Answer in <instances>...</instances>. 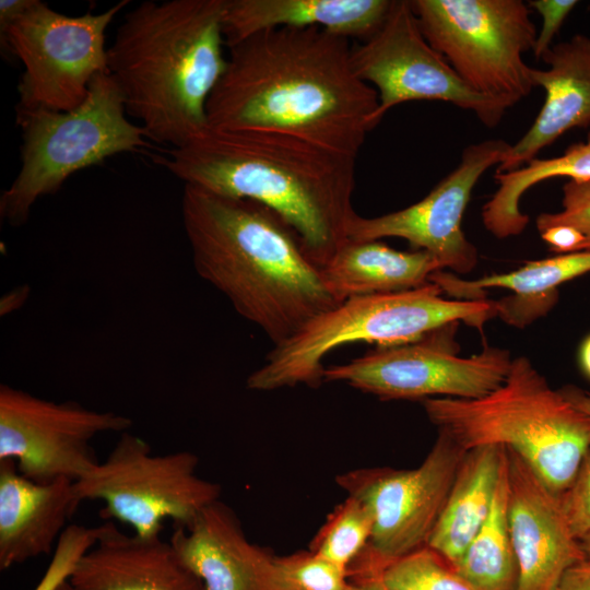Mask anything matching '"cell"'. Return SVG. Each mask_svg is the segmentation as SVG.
Returning <instances> with one entry per match:
<instances>
[{"label": "cell", "mask_w": 590, "mask_h": 590, "mask_svg": "<svg viewBox=\"0 0 590 590\" xmlns=\"http://www.w3.org/2000/svg\"><path fill=\"white\" fill-rule=\"evenodd\" d=\"M579 361L583 373L590 378V335L581 344Z\"/></svg>", "instance_id": "39"}, {"label": "cell", "mask_w": 590, "mask_h": 590, "mask_svg": "<svg viewBox=\"0 0 590 590\" xmlns=\"http://www.w3.org/2000/svg\"><path fill=\"white\" fill-rule=\"evenodd\" d=\"M452 566L479 590H517L519 569L508 524L507 457L492 510Z\"/></svg>", "instance_id": "26"}, {"label": "cell", "mask_w": 590, "mask_h": 590, "mask_svg": "<svg viewBox=\"0 0 590 590\" xmlns=\"http://www.w3.org/2000/svg\"><path fill=\"white\" fill-rule=\"evenodd\" d=\"M122 95L109 72L97 74L85 101L70 111L16 108L21 167L0 196V216L23 225L44 196L74 173L125 152L148 146L140 125L127 118Z\"/></svg>", "instance_id": "7"}, {"label": "cell", "mask_w": 590, "mask_h": 590, "mask_svg": "<svg viewBox=\"0 0 590 590\" xmlns=\"http://www.w3.org/2000/svg\"><path fill=\"white\" fill-rule=\"evenodd\" d=\"M427 42L474 91L512 107L534 87L538 32L521 0H411Z\"/></svg>", "instance_id": "8"}, {"label": "cell", "mask_w": 590, "mask_h": 590, "mask_svg": "<svg viewBox=\"0 0 590 590\" xmlns=\"http://www.w3.org/2000/svg\"><path fill=\"white\" fill-rule=\"evenodd\" d=\"M75 481L40 483L0 461V569L52 553L81 504Z\"/></svg>", "instance_id": "18"}, {"label": "cell", "mask_w": 590, "mask_h": 590, "mask_svg": "<svg viewBox=\"0 0 590 590\" xmlns=\"http://www.w3.org/2000/svg\"><path fill=\"white\" fill-rule=\"evenodd\" d=\"M508 524L518 563L517 590H550L566 568L586 556L569 528L560 494L506 448Z\"/></svg>", "instance_id": "16"}, {"label": "cell", "mask_w": 590, "mask_h": 590, "mask_svg": "<svg viewBox=\"0 0 590 590\" xmlns=\"http://www.w3.org/2000/svg\"><path fill=\"white\" fill-rule=\"evenodd\" d=\"M129 0L102 13L70 16L34 0L0 36L4 57L24 66L17 85L20 109L70 111L87 97L93 79L108 72L105 34Z\"/></svg>", "instance_id": "10"}, {"label": "cell", "mask_w": 590, "mask_h": 590, "mask_svg": "<svg viewBox=\"0 0 590 590\" xmlns=\"http://www.w3.org/2000/svg\"><path fill=\"white\" fill-rule=\"evenodd\" d=\"M464 452L438 430L417 468H362L337 475L335 483L373 512L367 550L376 558L386 564L428 544Z\"/></svg>", "instance_id": "13"}, {"label": "cell", "mask_w": 590, "mask_h": 590, "mask_svg": "<svg viewBox=\"0 0 590 590\" xmlns=\"http://www.w3.org/2000/svg\"><path fill=\"white\" fill-rule=\"evenodd\" d=\"M351 62L357 78L377 91L378 122L399 104L439 101L472 111L486 128H495L510 108L457 74L425 38L409 0H392L380 28L352 46Z\"/></svg>", "instance_id": "12"}, {"label": "cell", "mask_w": 590, "mask_h": 590, "mask_svg": "<svg viewBox=\"0 0 590 590\" xmlns=\"http://www.w3.org/2000/svg\"><path fill=\"white\" fill-rule=\"evenodd\" d=\"M423 406L464 451L511 449L557 494L570 486L590 449V416L553 389L526 356L514 358L505 381L482 398H430Z\"/></svg>", "instance_id": "5"}, {"label": "cell", "mask_w": 590, "mask_h": 590, "mask_svg": "<svg viewBox=\"0 0 590 590\" xmlns=\"http://www.w3.org/2000/svg\"><path fill=\"white\" fill-rule=\"evenodd\" d=\"M282 590H346L349 570L306 550L274 558Z\"/></svg>", "instance_id": "29"}, {"label": "cell", "mask_w": 590, "mask_h": 590, "mask_svg": "<svg viewBox=\"0 0 590 590\" xmlns=\"http://www.w3.org/2000/svg\"><path fill=\"white\" fill-rule=\"evenodd\" d=\"M555 177L590 180V131L587 140L569 145L562 155L533 158L516 170L496 172V191L482 208L484 227L496 238L520 235L529 224L521 197L534 185Z\"/></svg>", "instance_id": "25"}, {"label": "cell", "mask_w": 590, "mask_h": 590, "mask_svg": "<svg viewBox=\"0 0 590 590\" xmlns=\"http://www.w3.org/2000/svg\"><path fill=\"white\" fill-rule=\"evenodd\" d=\"M573 535L580 540L590 532V449L583 457L570 486L560 494Z\"/></svg>", "instance_id": "32"}, {"label": "cell", "mask_w": 590, "mask_h": 590, "mask_svg": "<svg viewBox=\"0 0 590 590\" xmlns=\"http://www.w3.org/2000/svg\"><path fill=\"white\" fill-rule=\"evenodd\" d=\"M357 156L268 131L208 130L157 162L185 185L276 213L322 268L349 240Z\"/></svg>", "instance_id": "2"}, {"label": "cell", "mask_w": 590, "mask_h": 590, "mask_svg": "<svg viewBox=\"0 0 590 590\" xmlns=\"http://www.w3.org/2000/svg\"><path fill=\"white\" fill-rule=\"evenodd\" d=\"M58 590H82L78 588L76 586L72 585L71 581H66L61 585V587Z\"/></svg>", "instance_id": "41"}, {"label": "cell", "mask_w": 590, "mask_h": 590, "mask_svg": "<svg viewBox=\"0 0 590 590\" xmlns=\"http://www.w3.org/2000/svg\"><path fill=\"white\" fill-rule=\"evenodd\" d=\"M588 272L590 250L530 261L518 270L472 281L440 270L430 275L429 282L456 299H485V288H507L512 295L496 300L497 316L509 324L522 328L552 308L559 285Z\"/></svg>", "instance_id": "22"}, {"label": "cell", "mask_w": 590, "mask_h": 590, "mask_svg": "<svg viewBox=\"0 0 590 590\" xmlns=\"http://www.w3.org/2000/svg\"><path fill=\"white\" fill-rule=\"evenodd\" d=\"M131 424L114 412L0 386V461L13 460L21 474L36 482L78 481L98 462L92 440L127 432Z\"/></svg>", "instance_id": "14"}, {"label": "cell", "mask_w": 590, "mask_h": 590, "mask_svg": "<svg viewBox=\"0 0 590 590\" xmlns=\"http://www.w3.org/2000/svg\"><path fill=\"white\" fill-rule=\"evenodd\" d=\"M506 448L482 446L467 450L428 546L452 565L483 527L493 506L506 462Z\"/></svg>", "instance_id": "24"}, {"label": "cell", "mask_w": 590, "mask_h": 590, "mask_svg": "<svg viewBox=\"0 0 590 590\" xmlns=\"http://www.w3.org/2000/svg\"><path fill=\"white\" fill-rule=\"evenodd\" d=\"M373 529L370 508L359 498L347 495L327 516L308 550L347 569L368 545Z\"/></svg>", "instance_id": "27"}, {"label": "cell", "mask_w": 590, "mask_h": 590, "mask_svg": "<svg viewBox=\"0 0 590 590\" xmlns=\"http://www.w3.org/2000/svg\"><path fill=\"white\" fill-rule=\"evenodd\" d=\"M535 224L539 233L552 226H571L583 236L580 251L590 250V180L568 179L563 185L562 210L539 214Z\"/></svg>", "instance_id": "31"}, {"label": "cell", "mask_w": 590, "mask_h": 590, "mask_svg": "<svg viewBox=\"0 0 590 590\" xmlns=\"http://www.w3.org/2000/svg\"><path fill=\"white\" fill-rule=\"evenodd\" d=\"M392 0H224L223 35L228 47L276 27H320L361 42L385 22Z\"/></svg>", "instance_id": "21"}, {"label": "cell", "mask_w": 590, "mask_h": 590, "mask_svg": "<svg viewBox=\"0 0 590 590\" xmlns=\"http://www.w3.org/2000/svg\"><path fill=\"white\" fill-rule=\"evenodd\" d=\"M435 283L414 290L349 298L309 321L285 342L273 346L261 367L246 381L253 391L306 385L318 388L323 361L349 343L387 347L412 342L452 323L482 328L497 316L496 300L446 299Z\"/></svg>", "instance_id": "6"}, {"label": "cell", "mask_w": 590, "mask_h": 590, "mask_svg": "<svg viewBox=\"0 0 590 590\" xmlns=\"http://www.w3.org/2000/svg\"><path fill=\"white\" fill-rule=\"evenodd\" d=\"M578 3L576 0H532L528 2L529 8L534 9L542 17V27L533 48L535 59H541L543 54L552 47L553 38Z\"/></svg>", "instance_id": "33"}, {"label": "cell", "mask_w": 590, "mask_h": 590, "mask_svg": "<svg viewBox=\"0 0 590 590\" xmlns=\"http://www.w3.org/2000/svg\"><path fill=\"white\" fill-rule=\"evenodd\" d=\"M70 581L82 590H204L170 541L125 534L107 521Z\"/></svg>", "instance_id": "19"}, {"label": "cell", "mask_w": 590, "mask_h": 590, "mask_svg": "<svg viewBox=\"0 0 590 590\" xmlns=\"http://www.w3.org/2000/svg\"><path fill=\"white\" fill-rule=\"evenodd\" d=\"M457 327L452 323L418 340L377 347L326 367L323 380L344 382L385 401L482 398L505 381L512 358L507 350L489 345L475 355L459 356Z\"/></svg>", "instance_id": "11"}, {"label": "cell", "mask_w": 590, "mask_h": 590, "mask_svg": "<svg viewBox=\"0 0 590 590\" xmlns=\"http://www.w3.org/2000/svg\"><path fill=\"white\" fill-rule=\"evenodd\" d=\"M208 128L287 134L357 156L379 123L377 91L355 74L350 39L320 27H276L227 47Z\"/></svg>", "instance_id": "1"}, {"label": "cell", "mask_w": 590, "mask_h": 590, "mask_svg": "<svg viewBox=\"0 0 590 590\" xmlns=\"http://www.w3.org/2000/svg\"><path fill=\"white\" fill-rule=\"evenodd\" d=\"M380 577L388 590H479L428 545L386 563Z\"/></svg>", "instance_id": "28"}, {"label": "cell", "mask_w": 590, "mask_h": 590, "mask_svg": "<svg viewBox=\"0 0 590 590\" xmlns=\"http://www.w3.org/2000/svg\"><path fill=\"white\" fill-rule=\"evenodd\" d=\"M560 393L577 409L590 416V392L573 385L564 386Z\"/></svg>", "instance_id": "38"}, {"label": "cell", "mask_w": 590, "mask_h": 590, "mask_svg": "<svg viewBox=\"0 0 590 590\" xmlns=\"http://www.w3.org/2000/svg\"><path fill=\"white\" fill-rule=\"evenodd\" d=\"M204 590H282L275 555L251 543L235 511L221 499L204 508L169 539Z\"/></svg>", "instance_id": "17"}, {"label": "cell", "mask_w": 590, "mask_h": 590, "mask_svg": "<svg viewBox=\"0 0 590 590\" xmlns=\"http://www.w3.org/2000/svg\"><path fill=\"white\" fill-rule=\"evenodd\" d=\"M198 465L191 451L156 455L146 440L123 432L107 457L75 481V491L81 502H103V518L140 536L161 535L166 521L187 528L220 499L221 486L199 476Z\"/></svg>", "instance_id": "9"}, {"label": "cell", "mask_w": 590, "mask_h": 590, "mask_svg": "<svg viewBox=\"0 0 590 590\" xmlns=\"http://www.w3.org/2000/svg\"><path fill=\"white\" fill-rule=\"evenodd\" d=\"M548 69L531 68L534 87L545 101L529 130L509 150L496 172L520 168L565 132L590 126V37L577 34L541 57Z\"/></svg>", "instance_id": "20"}, {"label": "cell", "mask_w": 590, "mask_h": 590, "mask_svg": "<svg viewBox=\"0 0 590 590\" xmlns=\"http://www.w3.org/2000/svg\"><path fill=\"white\" fill-rule=\"evenodd\" d=\"M223 9L224 0H151L125 14L107 68L149 140L179 148L208 130L227 64Z\"/></svg>", "instance_id": "4"}, {"label": "cell", "mask_w": 590, "mask_h": 590, "mask_svg": "<svg viewBox=\"0 0 590 590\" xmlns=\"http://www.w3.org/2000/svg\"><path fill=\"white\" fill-rule=\"evenodd\" d=\"M98 527L71 523L59 539L42 578L33 590H58L69 581L82 556L96 543Z\"/></svg>", "instance_id": "30"}, {"label": "cell", "mask_w": 590, "mask_h": 590, "mask_svg": "<svg viewBox=\"0 0 590 590\" xmlns=\"http://www.w3.org/2000/svg\"><path fill=\"white\" fill-rule=\"evenodd\" d=\"M320 270L327 288L342 303L417 288L441 268L424 250L401 251L381 240L349 239Z\"/></svg>", "instance_id": "23"}, {"label": "cell", "mask_w": 590, "mask_h": 590, "mask_svg": "<svg viewBox=\"0 0 590 590\" xmlns=\"http://www.w3.org/2000/svg\"><path fill=\"white\" fill-rule=\"evenodd\" d=\"M381 570L368 564L351 565L346 590H388L381 581Z\"/></svg>", "instance_id": "35"}, {"label": "cell", "mask_w": 590, "mask_h": 590, "mask_svg": "<svg viewBox=\"0 0 590 590\" xmlns=\"http://www.w3.org/2000/svg\"><path fill=\"white\" fill-rule=\"evenodd\" d=\"M181 215L197 273L274 346L340 304L271 209L185 185Z\"/></svg>", "instance_id": "3"}, {"label": "cell", "mask_w": 590, "mask_h": 590, "mask_svg": "<svg viewBox=\"0 0 590 590\" xmlns=\"http://www.w3.org/2000/svg\"><path fill=\"white\" fill-rule=\"evenodd\" d=\"M550 590H590V560L585 558L566 568Z\"/></svg>", "instance_id": "36"}, {"label": "cell", "mask_w": 590, "mask_h": 590, "mask_svg": "<svg viewBox=\"0 0 590 590\" xmlns=\"http://www.w3.org/2000/svg\"><path fill=\"white\" fill-rule=\"evenodd\" d=\"M579 542L586 558L590 560V532L582 536Z\"/></svg>", "instance_id": "40"}, {"label": "cell", "mask_w": 590, "mask_h": 590, "mask_svg": "<svg viewBox=\"0 0 590 590\" xmlns=\"http://www.w3.org/2000/svg\"><path fill=\"white\" fill-rule=\"evenodd\" d=\"M541 238L548 245L551 251L571 253L580 251L583 236L571 226L557 225L540 233Z\"/></svg>", "instance_id": "34"}, {"label": "cell", "mask_w": 590, "mask_h": 590, "mask_svg": "<svg viewBox=\"0 0 590 590\" xmlns=\"http://www.w3.org/2000/svg\"><path fill=\"white\" fill-rule=\"evenodd\" d=\"M510 144L489 139L467 145L458 166L418 202L376 217L356 214L347 228L350 240L403 238L414 250L430 253L441 270L471 272L479 259L476 247L465 237L462 219L482 175L498 165Z\"/></svg>", "instance_id": "15"}, {"label": "cell", "mask_w": 590, "mask_h": 590, "mask_svg": "<svg viewBox=\"0 0 590 590\" xmlns=\"http://www.w3.org/2000/svg\"><path fill=\"white\" fill-rule=\"evenodd\" d=\"M34 0H1L0 1V36L22 16L33 4Z\"/></svg>", "instance_id": "37"}]
</instances>
